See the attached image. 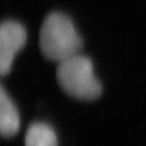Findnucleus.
<instances>
[{
    "instance_id": "1",
    "label": "nucleus",
    "mask_w": 146,
    "mask_h": 146,
    "mask_svg": "<svg viewBox=\"0 0 146 146\" xmlns=\"http://www.w3.org/2000/svg\"><path fill=\"white\" fill-rule=\"evenodd\" d=\"M82 40L72 19L59 11L46 16L40 31V48L50 61L63 62L80 54Z\"/></svg>"
},
{
    "instance_id": "2",
    "label": "nucleus",
    "mask_w": 146,
    "mask_h": 146,
    "mask_svg": "<svg viewBox=\"0 0 146 146\" xmlns=\"http://www.w3.org/2000/svg\"><path fill=\"white\" fill-rule=\"evenodd\" d=\"M56 76L64 92L77 100H96L103 91L100 80L94 75V64L83 55L78 54L58 63Z\"/></svg>"
},
{
    "instance_id": "3",
    "label": "nucleus",
    "mask_w": 146,
    "mask_h": 146,
    "mask_svg": "<svg viewBox=\"0 0 146 146\" xmlns=\"http://www.w3.org/2000/svg\"><path fill=\"white\" fill-rule=\"evenodd\" d=\"M27 43V31L21 23L4 21L0 29V73L4 76L11 70L12 63Z\"/></svg>"
},
{
    "instance_id": "4",
    "label": "nucleus",
    "mask_w": 146,
    "mask_h": 146,
    "mask_svg": "<svg viewBox=\"0 0 146 146\" xmlns=\"http://www.w3.org/2000/svg\"><path fill=\"white\" fill-rule=\"evenodd\" d=\"M21 120L15 105L3 87L0 92V132L5 138L14 136L19 130Z\"/></svg>"
},
{
    "instance_id": "5",
    "label": "nucleus",
    "mask_w": 146,
    "mask_h": 146,
    "mask_svg": "<svg viewBox=\"0 0 146 146\" xmlns=\"http://www.w3.org/2000/svg\"><path fill=\"white\" fill-rule=\"evenodd\" d=\"M25 146H58L57 136L51 126L45 123H34L25 134Z\"/></svg>"
}]
</instances>
